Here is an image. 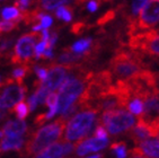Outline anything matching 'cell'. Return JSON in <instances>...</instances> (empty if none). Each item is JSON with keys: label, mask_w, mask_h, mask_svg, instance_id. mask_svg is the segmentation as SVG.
Segmentation results:
<instances>
[{"label": "cell", "mask_w": 159, "mask_h": 158, "mask_svg": "<svg viewBox=\"0 0 159 158\" xmlns=\"http://www.w3.org/2000/svg\"><path fill=\"white\" fill-rule=\"evenodd\" d=\"M64 3H68L67 1H42L41 6L46 10H52L57 9L59 7L64 6Z\"/></svg>", "instance_id": "25"}, {"label": "cell", "mask_w": 159, "mask_h": 158, "mask_svg": "<svg viewBox=\"0 0 159 158\" xmlns=\"http://www.w3.org/2000/svg\"><path fill=\"white\" fill-rule=\"evenodd\" d=\"M87 158H102V155L97 154V155H93V156H90V157H87Z\"/></svg>", "instance_id": "42"}, {"label": "cell", "mask_w": 159, "mask_h": 158, "mask_svg": "<svg viewBox=\"0 0 159 158\" xmlns=\"http://www.w3.org/2000/svg\"><path fill=\"white\" fill-rule=\"evenodd\" d=\"M1 16L5 19H15L16 21H19L21 19L20 12L15 7H6L1 12Z\"/></svg>", "instance_id": "19"}, {"label": "cell", "mask_w": 159, "mask_h": 158, "mask_svg": "<svg viewBox=\"0 0 159 158\" xmlns=\"http://www.w3.org/2000/svg\"><path fill=\"white\" fill-rule=\"evenodd\" d=\"M6 116H7V112L3 109H1V107H0V120L5 118Z\"/></svg>", "instance_id": "40"}, {"label": "cell", "mask_w": 159, "mask_h": 158, "mask_svg": "<svg viewBox=\"0 0 159 158\" xmlns=\"http://www.w3.org/2000/svg\"><path fill=\"white\" fill-rule=\"evenodd\" d=\"M111 18H113V12H107L106 15L104 16V17H102L101 19H99V24H103V23H105V21H107L108 19Z\"/></svg>", "instance_id": "36"}, {"label": "cell", "mask_w": 159, "mask_h": 158, "mask_svg": "<svg viewBox=\"0 0 159 158\" xmlns=\"http://www.w3.org/2000/svg\"><path fill=\"white\" fill-rule=\"evenodd\" d=\"M35 71H36L37 77L40 78V82H41V81H43V80L45 79L46 75H48V69H46V68L36 67V68H35Z\"/></svg>", "instance_id": "32"}, {"label": "cell", "mask_w": 159, "mask_h": 158, "mask_svg": "<svg viewBox=\"0 0 159 158\" xmlns=\"http://www.w3.org/2000/svg\"><path fill=\"white\" fill-rule=\"evenodd\" d=\"M111 68L120 80H128L141 71V61L128 52H120L111 61Z\"/></svg>", "instance_id": "5"}, {"label": "cell", "mask_w": 159, "mask_h": 158, "mask_svg": "<svg viewBox=\"0 0 159 158\" xmlns=\"http://www.w3.org/2000/svg\"><path fill=\"white\" fill-rule=\"evenodd\" d=\"M14 112L16 113L17 118H18L20 121H23L24 118H27L28 113H30V109H28L27 104L24 103V102H20V103H18L14 107Z\"/></svg>", "instance_id": "21"}, {"label": "cell", "mask_w": 159, "mask_h": 158, "mask_svg": "<svg viewBox=\"0 0 159 158\" xmlns=\"http://www.w3.org/2000/svg\"><path fill=\"white\" fill-rule=\"evenodd\" d=\"M27 130V124L24 121L17 120V121H9L6 123L3 128V134H6L7 137H21L23 134Z\"/></svg>", "instance_id": "14"}, {"label": "cell", "mask_w": 159, "mask_h": 158, "mask_svg": "<svg viewBox=\"0 0 159 158\" xmlns=\"http://www.w3.org/2000/svg\"><path fill=\"white\" fill-rule=\"evenodd\" d=\"M62 148H63V155L67 156L74 151L75 145H72L70 142H67V141H62Z\"/></svg>", "instance_id": "30"}, {"label": "cell", "mask_w": 159, "mask_h": 158, "mask_svg": "<svg viewBox=\"0 0 159 158\" xmlns=\"http://www.w3.org/2000/svg\"><path fill=\"white\" fill-rule=\"evenodd\" d=\"M42 30V27H41V25H36V26H34L33 27V30L36 33V32H39V30Z\"/></svg>", "instance_id": "41"}, {"label": "cell", "mask_w": 159, "mask_h": 158, "mask_svg": "<svg viewBox=\"0 0 159 158\" xmlns=\"http://www.w3.org/2000/svg\"><path fill=\"white\" fill-rule=\"evenodd\" d=\"M26 94V87L23 84H16L14 80H8V85L0 95V107L11 109L15 104L23 102Z\"/></svg>", "instance_id": "8"}, {"label": "cell", "mask_w": 159, "mask_h": 158, "mask_svg": "<svg viewBox=\"0 0 159 158\" xmlns=\"http://www.w3.org/2000/svg\"><path fill=\"white\" fill-rule=\"evenodd\" d=\"M28 105H30V111H34V109H36L37 106V103H36V100H35V96H34V94L32 95L31 97L28 98Z\"/></svg>", "instance_id": "34"}, {"label": "cell", "mask_w": 159, "mask_h": 158, "mask_svg": "<svg viewBox=\"0 0 159 158\" xmlns=\"http://www.w3.org/2000/svg\"><path fill=\"white\" fill-rule=\"evenodd\" d=\"M92 75H84L80 77L67 76L58 94V112L63 114L69 107L75 104L85 91V84L89 81Z\"/></svg>", "instance_id": "2"}, {"label": "cell", "mask_w": 159, "mask_h": 158, "mask_svg": "<svg viewBox=\"0 0 159 158\" xmlns=\"http://www.w3.org/2000/svg\"><path fill=\"white\" fill-rule=\"evenodd\" d=\"M108 143V139H97V138H90V139L79 141L75 148L78 156H85L89 152L98 151L101 149L105 148Z\"/></svg>", "instance_id": "12"}, {"label": "cell", "mask_w": 159, "mask_h": 158, "mask_svg": "<svg viewBox=\"0 0 159 158\" xmlns=\"http://www.w3.org/2000/svg\"><path fill=\"white\" fill-rule=\"evenodd\" d=\"M2 136H3V132L2 131H0V138H2Z\"/></svg>", "instance_id": "43"}, {"label": "cell", "mask_w": 159, "mask_h": 158, "mask_svg": "<svg viewBox=\"0 0 159 158\" xmlns=\"http://www.w3.org/2000/svg\"><path fill=\"white\" fill-rule=\"evenodd\" d=\"M146 3H147V1H133L132 2V14H133V16L138 15Z\"/></svg>", "instance_id": "29"}, {"label": "cell", "mask_w": 159, "mask_h": 158, "mask_svg": "<svg viewBox=\"0 0 159 158\" xmlns=\"http://www.w3.org/2000/svg\"><path fill=\"white\" fill-rule=\"evenodd\" d=\"M111 149H113L116 151L117 158H125L126 151H125V143L124 142H115L111 146Z\"/></svg>", "instance_id": "24"}, {"label": "cell", "mask_w": 159, "mask_h": 158, "mask_svg": "<svg viewBox=\"0 0 159 158\" xmlns=\"http://www.w3.org/2000/svg\"><path fill=\"white\" fill-rule=\"evenodd\" d=\"M51 25H52V18H51L50 16L44 15L42 18H41V27L42 28L48 30V27H50Z\"/></svg>", "instance_id": "31"}, {"label": "cell", "mask_w": 159, "mask_h": 158, "mask_svg": "<svg viewBox=\"0 0 159 158\" xmlns=\"http://www.w3.org/2000/svg\"><path fill=\"white\" fill-rule=\"evenodd\" d=\"M158 138H159V136H158Z\"/></svg>", "instance_id": "44"}, {"label": "cell", "mask_w": 159, "mask_h": 158, "mask_svg": "<svg viewBox=\"0 0 159 158\" xmlns=\"http://www.w3.org/2000/svg\"><path fill=\"white\" fill-rule=\"evenodd\" d=\"M96 118V112L86 109L69 120L66 129V140L67 141H78L88 136L92 130Z\"/></svg>", "instance_id": "3"}, {"label": "cell", "mask_w": 159, "mask_h": 158, "mask_svg": "<svg viewBox=\"0 0 159 158\" xmlns=\"http://www.w3.org/2000/svg\"><path fill=\"white\" fill-rule=\"evenodd\" d=\"M66 124L67 122L60 118L51 124L37 130L26 143V152L28 155H35L51 146L62 136Z\"/></svg>", "instance_id": "1"}, {"label": "cell", "mask_w": 159, "mask_h": 158, "mask_svg": "<svg viewBox=\"0 0 159 158\" xmlns=\"http://www.w3.org/2000/svg\"><path fill=\"white\" fill-rule=\"evenodd\" d=\"M130 154H131V156H132L131 158H146V157L142 156V154L140 152V150L138 149V147L134 148V149H132L131 151H130Z\"/></svg>", "instance_id": "35"}, {"label": "cell", "mask_w": 159, "mask_h": 158, "mask_svg": "<svg viewBox=\"0 0 159 158\" xmlns=\"http://www.w3.org/2000/svg\"><path fill=\"white\" fill-rule=\"evenodd\" d=\"M31 3H32L31 1H16L15 6L17 7V8H19L20 12H25V10H27V7H30Z\"/></svg>", "instance_id": "33"}, {"label": "cell", "mask_w": 159, "mask_h": 158, "mask_svg": "<svg viewBox=\"0 0 159 158\" xmlns=\"http://www.w3.org/2000/svg\"><path fill=\"white\" fill-rule=\"evenodd\" d=\"M92 45V40L90 39H85V40H80L78 42H76L72 45L70 51L77 53V54H84L88 51L89 46Z\"/></svg>", "instance_id": "17"}, {"label": "cell", "mask_w": 159, "mask_h": 158, "mask_svg": "<svg viewBox=\"0 0 159 158\" xmlns=\"http://www.w3.org/2000/svg\"><path fill=\"white\" fill-rule=\"evenodd\" d=\"M87 8H88L90 12H95L98 8V2H96V1H90V2H88V5H87Z\"/></svg>", "instance_id": "37"}, {"label": "cell", "mask_w": 159, "mask_h": 158, "mask_svg": "<svg viewBox=\"0 0 159 158\" xmlns=\"http://www.w3.org/2000/svg\"><path fill=\"white\" fill-rule=\"evenodd\" d=\"M51 94L49 91L46 88H44V87H42V86H39V88H37V91L34 93V96H35V100H36V103L37 104H43L45 103L46 98H48V96Z\"/></svg>", "instance_id": "23"}, {"label": "cell", "mask_w": 159, "mask_h": 158, "mask_svg": "<svg viewBox=\"0 0 159 158\" xmlns=\"http://www.w3.org/2000/svg\"><path fill=\"white\" fill-rule=\"evenodd\" d=\"M52 57H53L52 50L46 49L45 51H44V53L42 54V57H41V58H52Z\"/></svg>", "instance_id": "39"}, {"label": "cell", "mask_w": 159, "mask_h": 158, "mask_svg": "<svg viewBox=\"0 0 159 158\" xmlns=\"http://www.w3.org/2000/svg\"><path fill=\"white\" fill-rule=\"evenodd\" d=\"M63 156V148H62V142H54L41 152L36 158H62Z\"/></svg>", "instance_id": "15"}, {"label": "cell", "mask_w": 159, "mask_h": 158, "mask_svg": "<svg viewBox=\"0 0 159 158\" xmlns=\"http://www.w3.org/2000/svg\"><path fill=\"white\" fill-rule=\"evenodd\" d=\"M128 109L129 112L140 116L142 114V112H143V104H142V102L139 98H133L128 104Z\"/></svg>", "instance_id": "20"}, {"label": "cell", "mask_w": 159, "mask_h": 158, "mask_svg": "<svg viewBox=\"0 0 159 158\" xmlns=\"http://www.w3.org/2000/svg\"><path fill=\"white\" fill-rule=\"evenodd\" d=\"M142 104L143 112L140 116H138L140 120L146 123H151L159 120V91L147 96L142 100Z\"/></svg>", "instance_id": "11"}, {"label": "cell", "mask_w": 159, "mask_h": 158, "mask_svg": "<svg viewBox=\"0 0 159 158\" xmlns=\"http://www.w3.org/2000/svg\"><path fill=\"white\" fill-rule=\"evenodd\" d=\"M17 23H18V21H0V32H9V30H12L17 26Z\"/></svg>", "instance_id": "26"}, {"label": "cell", "mask_w": 159, "mask_h": 158, "mask_svg": "<svg viewBox=\"0 0 159 158\" xmlns=\"http://www.w3.org/2000/svg\"><path fill=\"white\" fill-rule=\"evenodd\" d=\"M135 124V118L126 109H110L102 115L101 125L111 134H119Z\"/></svg>", "instance_id": "4"}, {"label": "cell", "mask_w": 159, "mask_h": 158, "mask_svg": "<svg viewBox=\"0 0 159 158\" xmlns=\"http://www.w3.org/2000/svg\"><path fill=\"white\" fill-rule=\"evenodd\" d=\"M107 131L106 129L103 127V125H97V128L95 130V133H94V138H97V139H107Z\"/></svg>", "instance_id": "28"}, {"label": "cell", "mask_w": 159, "mask_h": 158, "mask_svg": "<svg viewBox=\"0 0 159 158\" xmlns=\"http://www.w3.org/2000/svg\"><path fill=\"white\" fill-rule=\"evenodd\" d=\"M24 145V139L21 137H7L0 142V151H7V150H19Z\"/></svg>", "instance_id": "16"}, {"label": "cell", "mask_w": 159, "mask_h": 158, "mask_svg": "<svg viewBox=\"0 0 159 158\" xmlns=\"http://www.w3.org/2000/svg\"><path fill=\"white\" fill-rule=\"evenodd\" d=\"M30 67L28 66H23V67L16 68L14 71H12V80L14 81H17V84H23V79L27 76V73L30 72Z\"/></svg>", "instance_id": "18"}, {"label": "cell", "mask_w": 159, "mask_h": 158, "mask_svg": "<svg viewBox=\"0 0 159 158\" xmlns=\"http://www.w3.org/2000/svg\"><path fill=\"white\" fill-rule=\"evenodd\" d=\"M55 16L60 19H63L64 21H70L71 18H72L71 9L67 6H61V7H59V8H57Z\"/></svg>", "instance_id": "22"}, {"label": "cell", "mask_w": 159, "mask_h": 158, "mask_svg": "<svg viewBox=\"0 0 159 158\" xmlns=\"http://www.w3.org/2000/svg\"><path fill=\"white\" fill-rule=\"evenodd\" d=\"M71 67L67 66H53L48 70V75L43 81L39 82V85L46 88L50 93H52L55 89L60 88V86L67 78V71Z\"/></svg>", "instance_id": "10"}, {"label": "cell", "mask_w": 159, "mask_h": 158, "mask_svg": "<svg viewBox=\"0 0 159 158\" xmlns=\"http://www.w3.org/2000/svg\"><path fill=\"white\" fill-rule=\"evenodd\" d=\"M138 149L146 158H159V140L147 139L141 141Z\"/></svg>", "instance_id": "13"}, {"label": "cell", "mask_w": 159, "mask_h": 158, "mask_svg": "<svg viewBox=\"0 0 159 158\" xmlns=\"http://www.w3.org/2000/svg\"><path fill=\"white\" fill-rule=\"evenodd\" d=\"M84 27V24H81V23H78V24L74 25L72 26V32L76 34H79L80 32H81V28Z\"/></svg>", "instance_id": "38"}, {"label": "cell", "mask_w": 159, "mask_h": 158, "mask_svg": "<svg viewBox=\"0 0 159 158\" xmlns=\"http://www.w3.org/2000/svg\"><path fill=\"white\" fill-rule=\"evenodd\" d=\"M48 48V42L45 41H42L35 46V53H34V58L35 59H40L42 57V54L44 53V51L46 50Z\"/></svg>", "instance_id": "27"}, {"label": "cell", "mask_w": 159, "mask_h": 158, "mask_svg": "<svg viewBox=\"0 0 159 158\" xmlns=\"http://www.w3.org/2000/svg\"><path fill=\"white\" fill-rule=\"evenodd\" d=\"M39 39L36 33L25 34L15 46V55L11 58L12 63H26L30 59L33 58L35 53V43Z\"/></svg>", "instance_id": "7"}, {"label": "cell", "mask_w": 159, "mask_h": 158, "mask_svg": "<svg viewBox=\"0 0 159 158\" xmlns=\"http://www.w3.org/2000/svg\"><path fill=\"white\" fill-rule=\"evenodd\" d=\"M130 44L133 49L159 57V30H150L131 37Z\"/></svg>", "instance_id": "6"}, {"label": "cell", "mask_w": 159, "mask_h": 158, "mask_svg": "<svg viewBox=\"0 0 159 158\" xmlns=\"http://www.w3.org/2000/svg\"><path fill=\"white\" fill-rule=\"evenodd\" d=\"M159 23V1H147L139 12L137 27L140 30H149Z\"/></svg>", "instance_id": "9"}]
</instances>
